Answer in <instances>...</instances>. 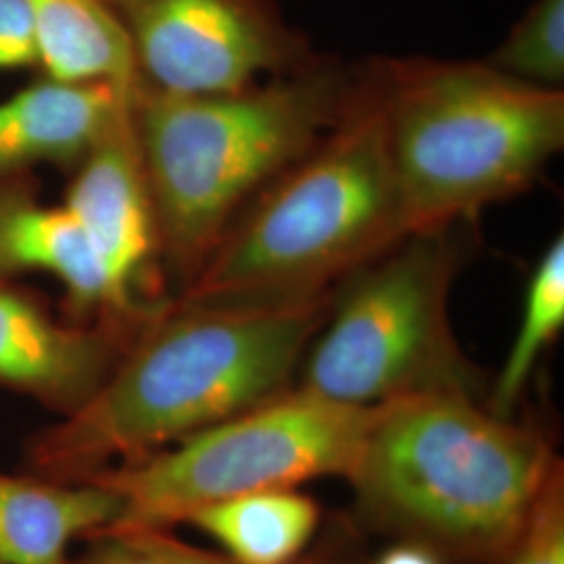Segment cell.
<instances>
[{
    "label": "cell",
    "instance_id": "1",
    "mask_svg": "<svg viewBox=\"0 0 564 564\" xmlns=\"http://www.w3.org/2000/svg\"><path fill=\"white\" fill-rule=\"evenodd\" d=\"M328 303L228 307L172 297L90 402L28 440L23 470L86 484L281 395L295 384Z\"/></svg>",
    "mask_w": 564,
    "mask_h": 564
},
{
    "label": "cell",
    "instance_id": "2",
    "mask_svg": "<svg viewBox=\"0 0 564 564\" xmlns=\"http://www.w3.org/2000/svg\"><path fill=\"white\" fill-rule=\"evenodd\" d=\"M561 460L535 424L464 393L375 405L345 477L356 523L445 564H508Z\"/></svg>",
    "mask_w": 564,
    "mask_h": 564
},
{
    "label": "cell",
    "instance_id": "3",
    "mask_svg": "<svg viewBox=\"0 0 564 564\" xmlns=\"http://www.w3.org/2000/svg\"><path fill=\"white\" fill-rule=\"evenodd\" d=\"M405 235L377 59L339 121L226 230L176 300L228 307L323 302Z\"/></svg>",
    "mask_w": 564,
    "mask_h": 564
},
{
    "label": "cell",
    "instance_id": "4",
    "mask_svg": "<svg viewBox=\"0 0 564 564\" xmlns=\"http://www.w3.org/2000/svg\"><path fill=\"white\" fill-rule=\"evenodd\" d=\"M356 76L358 67L318 57L232 93H132L172 297L195 281L253 199L339 121Z\"/></svg>",
    "mask_w": 564,
    "mask_h": 564
},
{
    "label": "cell",
    "instance_id": "5",
    "mask_svg": "<svg viewBox=\"0 0 564 564\" xmlns=\"http://www.w3.org/2000/svg\"><path fill=\"white\" fill-rule=\"evenodd\" d=\"M405 235L475 220L533 188L564 147L563 88L487 61L377 59Z\"/></svg>",
    "mask_w": 564,
    "mask_h": 564
},
{
    "label": "cell",
    "instance_id": "6",
    "mask_svg": "<svg viewBox=\"0 0 564 564\" xmlns=\"http://www.w3.org/2000/svg\"><path fill=\"white\" fill-rule=\"evenodd\" d=\"M464 226L408 235L349 274L330 295L295 384L360 408L424 393L485 402L489 384L449 321L452 286L468 258Z\"/></svg>",
    "mask_w": 564,
    "mask_h": 564
},
{
    "label": "cell",
    "instance_id": "7",
    "mask_svg": "<svg viewBox=\"0 0 564 564\" xmlns=\"http://www.w3.org/2000/svg\"><path fill=\"white\" fill-rule=\"evenodd\" d=\"M372 412L375 405L333 402L293 384L174 447L107 468L86 484L102 485L120 498V517L105 531H170L205 506L245 494L347 477Z\"/></svg>",
    "mask_w": 564,
    "mask_h": 564
},
{
    "label": "cell",
    "instance_id": "8",
    "mask_svg": "<svg viewBox=\"0 0 564 564\" xmlns=\"http://www.w3.org/2000/svg\"><path fill=\"white\" fill-rule=\"evenodd\" d=\"M118 21L137 88L232 93L297 72L316 55L274 0H102Z\"/></svg>",
    "mask_w": 564,
    "mask_h": 564
},
{
    "label": "cell",
    "instance_id": "9",
    "mask_svg": "<svg viewBox=\"0 0 564 564\" xmlns=\"http://www.w3.org/2000/svg\"><path fill=\"white\" fill-rule=\"evenodd\" d=\"M67 178L63 205L84 228L120 302L134 314L158 312L172 295L132 121V95Z\"/></svg>",
    "mask_w": 564,
    "mask_h": 564
},
{
    "label": "cell",
    "instance_id": "10",
    "mask_svg": "<svg viewBox=\"0 0 564 564\" xmlns=\"http://www.w3.org/2000/svg\"><path fill=\"white\" fill-rule=\"evenodd\" d=\"M141 328L67 323L41 291L0 281V387L72 416L111 377Z\"/></svg>",
    "mask_w": 564,
    "mask_h": 564
},
{
    "label": "cell",
    "instance_id": "11",
    "mask_svg": "<svg viewBox=\"0 0 564 564\" xmlns=\"http://www.w3.org/2000/svg\"><path fill=\"white\" fill-rule=\"evenodd\" d=\"M51 274L63 286L61 318L141 328L153 314L130 312L116 295L80 223L65 207L41 199L34 174L0 181V281Z\"/></svg>",
    "mask_w": 564,
    "mask_h": 564
},
{
    "label": "cell",
    "instance_id": "12",
    "mask_svg": "<svg viewBox=\"0 0 564 564\" xmlns=\"http://www.w3.org/2000/svg\"><path fill=\"white\" fill-rule=\"evenodd\" d=\"M134 90L39 76L0 101V181L51 165L69 176Z\"/></svg>",
    "mask_w": 564,
    "mask_h": 564
},
{
    "label": "cell",
    "instance_id": "13",
    "mask_svg": "<svg viewBox=\"0 0 564 564\" xmlns=\"http://www.w3.org/2000/svg\"><path fill=\"white\" fill-rule=\"evenodd\" d=\"M120 498L99 484L0 473V564H69L74 540L116 523Z\"/></svg>",
    "mask_w": 564,
    "mask_h": 564
},
{
    "label": "cell",
    "instance_id": "14",
    "mask_svg": "<svg viewBox=\"0 0 564 564\" xmlns=\"http://www.w3.org/2000/svg\"><path fill=\"white\" fill-rule=\"evenodd\" d=\"M321 521V505L289 487L205 506L186 524L202 529L235 563L293 564L310 550Z\"/></svg>",
    "mask_w": 564,
    "mask_h": 564
},
{
    "label": "cell",
    "instance_id": "15",
    "mask_svg": "<svg viewBox=\"0 0 564 564\" xmlns=\"http://www.w3.org/2000/svg\"><path fill=\"white\" fill-rule=\"evenodd\" d=\"M36 18L39 74L59 82H102L137 90L123 32L102 0H25Z\"/></svg>",
    "mask_w": 564,
    "mask_h": 564
},
{
    "label": "cell",
    "instance_id": "16",
    "mask_svg": "<svg viewBox=\"0 0 564 564\" xmlns=\"http://www.w3.org/2000/svg\"><path fill=\"white\" fill-rule=\"evenodd\" d=\"M563 326L564 239L558 235L545 247L527 281L521 324L500 372L487 389L485 405L494 414L514 416L535 366Z\"/></svg>",
    "mask_w": 564,
    "mask_h": 564
},
{
    "label": "cell",
    "instance_id": "17",
    "mask_svg": "<svg viewBox=\"0 0 564 564\" xmlns=\"http://www.w3.org/2000/svg\"><path fill=\"white\" fill-rule=\"evenodd\" d=\"M510 78L561 88L564 82V0H535L506 41L485 59Z\"/></svg>",
    "mask_w": 564,
    "mask_h": 564
},
{
    "label": "cell",
    "instance_id": "18",
    "mask_svg": "<svg viewBox=\"0 0 564 564\" xmlns=\"http://www.w3.org/2000/svg\"><path fill=\"white\" fill-rule=\"evenodd\" d=\"M564 468L545 481L508 564H564Z\"/></svg>",
    "mask_w": 564,
    "mask_h": 564
},
{
    "label": "cell",
    "instance_id": "19",
    "mask_svg": "<svg viewBox=\"0 0 564 564\" xmlns=\"http://www.w3.org/2000/svg\"><path fill=\"white\" fill-rule=\"evenodd\" d=\"M36 18L25 0H0V74L39 69Z\"/></svg>",
    "mask_w": 564,
    "mask_h": 564
},
{
    "label": "cell",
    "instance_id": "20",
    "mask_svg": "<svg viewBox=\"0 0 564 564\" xmlns=\"http://www.w3.org/2000/svg\"><path fill=\"white\" fill-rule=\"evenodd\" d=\"M155 545L160 550L163 564H239L230 561L223 554L205 552L195 545L184 544L178 538H174L165 529H153ZM293 564H362L356 545L349 542V533H337V540L333 544L316 545V550L305 552L302 558Z\"/></svg>",
    "mask_w": 564,
    "mask_h": 564
},
{
    "label": "cell",
    "instance_id": "21",
    "mask_svg": "<svg viewBox=\"0 0 564 564\" xmlns=\"http://www.w3.org/2000/svg\"><path fill=\"white\" fill-rule=\"evenodd\" d=\"M88 542V550L69 564H163L153 529L105 531Z\"/></svg>",
    "mask_w": 564,
    "mask_h": 564
},
{
    "label": "cell",
    "instance_id": "22",
    "mask_svg": "<svg viewBox=\"0 0 564 564\" xmlns=\"http://www.w3.org/2000/svg\"><path fill=\"white\" fill-rule=\"evenodd\" d=\"M370 564H445L435 552L410 542H395Z\"/></svg>",
    "mask_w": 564,
    "mask_h": 564
}]
</instances>
